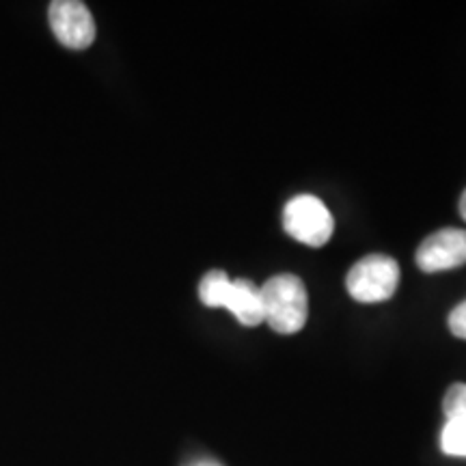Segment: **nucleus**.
Instances as JSON below:
<instances>
[{
    "instance_id": "nucleus-8",
    "label": "nucleus",
    "mask_w": 466,
    "mask_h": 466,
    "mask_svg": "<svg viewBox=\"0 0 466 466\" xmlns=\"http://www.w3.org/2000/svg\"><path fill=\"white\" fill-rule=\"evenodd\" d=\"M442 412L447 421H466V384L458 382L447 389L442 400Z\"/></svg>"
},
{
    "instance_id": "nucleus-10",
    "label": "nucleus",
    "mask_w": 466,
    "mask_h": 466,
    "mask_svg": "<svg viewBox=\"0 0 466 466\" xmlns=\"http://www.w3.org/2000/svg\"><path fill=\"white\" fill-rule=\"evenodd\" d=\"M460 214H462V218L466 220V190L462 192V197H460Z\"/></svg>"
},
{
    "instance_id": "nucleus-4",
    "label": "nucleus",
    "mask_w": 466,
    "mask_h": 466,
    "mask_svg": "<svg viewBox=\"0 0 466 466\" xmlns=\"http://www.w3.org/2000/svg\"><path fill=\"white\" fill-rule=\"evenodd\" d=\"M283 227L294 240L319 248L333 238L335 218L318 197L299 195L283 209Z\"/></svg>"
},
{
    "instance_id": "nucleus-7",
    "label": "nucleus",
    "mask_w": 466,
    "mask_h": 466,
    "mask_svg": "<svg viewBox=\"0 0 466 466\" xmlns=\"http://www.w3.org/2000/svg\"><path fill=\"white\" fill-rule=\"evenodd\" d=\"M441 450L447 456L466 458V421H447L441 432Z\"/></svg>"
},
{
    "instance_id": "nucleus-9",
    "label": "nucleus",
    "mask_w": 466,
    "mask_h": 466,
    "mask_svg": "<svg viewBox=\"0 0 466 466\" xmlns=\"http://www.w3.org/2000/svg\"><path fill=\"white\" fill-rule=\"evenodd\" d=\"M447 324H450V330L453 333V337H458V339H466V300L460 302V305L453 309L450 313V319H447Z\"/></svg>"
},
{
    "instance_id": "nucleus-6",
    "label": "nucleus",
    "mask_w": 466,
    "mask_h": 466,
    "mask_svg": "<svg viewBox=\"0 0 466 466\" xmlns=\"http://www.w3.org/2000/svg\"><path fill=\"white\" fill-rule=\"evenodd\" d=\"M417 266L428 275L453 270L466 264V231L464 229H441L434 231L421 242L415 255Z\"/></svg>"
},
{
    "instance_id": "nucleus-11",
    "label": "nucleus",
    "mask_w": 466,
    "mask_h": 466,
    "mask_svg": "<svg viewBox=\"0 0 466 466\" xmlns=\"http://www.w3.org/2000/svg\"><path fill=\"white\" fill-rule=\"evenodd\" d=\"M199 466H214V464H199Z\"/></svg>"
},
{
    "instance_id": "nucleus-5",
    "label": "nucleus",
    "mask_w": 466,
    "mask_h": 466,
    "mask_svg": "<svg viewBox=\"0 0 466 466\" xmlns=\"http://www.w3.org/2000/svg\"><path fill=\"white\" fill-rule=\"evenodd\" d=\"M48 20L55 37L69 50H85L96 42V22L85 3L55 0L50 3Z\"/></svg>"
},
{
    "instance_id": "nucleus-2",
    "label": "nucleus",
    "mask_w": 466,
    "mask_h": 466,
    "mask_svg": "<svg viewBox=\"0 0 466 466\" xmlns=\"http://www.w3.org/2000/svg\"><path fill=\"white\" fill-rule=\"evenodd\" d=\"M199 299L206 307L227 309L242 326L264 322L259 285L247 279H229L223 270H212L201 279Z\"/></svg>"
},
{
    "instance_id": "nucleus-1",
    "label": "nucleus",
    "mask_w": 466,
    "mask_h": 466,
    "mask_svg": "<svg viewBox=\"0 0 466 466\" xmlns=\"http://www.w3.org/2000/svg\"><path fill=\"white\" fill-rule=\"evenodd\" d=\"M264 322L279 335H294L305 329L309 294L296 275H277L259 285Z\"/></svg>"
},
{
    "instance_id": "nucleus-3",
    "label": "nucleus",
    "mask_w": 466,
    "mask_h": 466,
    "mask_svg": "<svg viewBox=\"0 0 466 466\" xmlns=\"http://www.w3.org/2000/svg\"><path fill=\"white\" fill-rule=\"evenodd\" d=\"M400 285V266L389 255H367L350 268L346 289L357 302L376 305L389 300Z\"/></svg>"
}]
</instances>
